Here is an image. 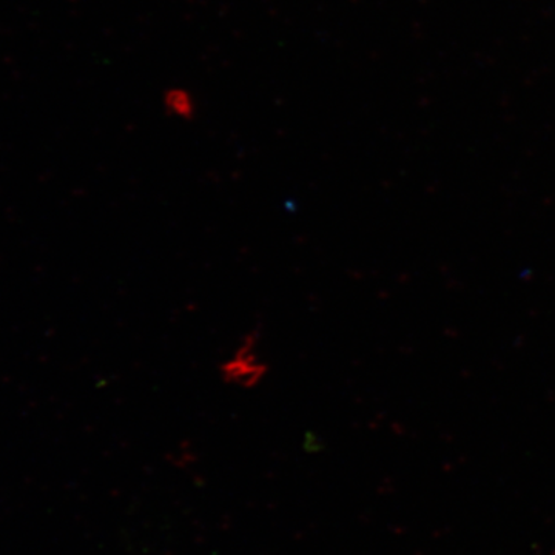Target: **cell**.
Returning a JSON list of instances; mask_svg holds the SVG:
<instances>
[{"instance_id": "6da1fadb", "label": "cell", "mask_w": 555, "mask_h": 555, "mask_svg": "<svg viewBox=\"0 0 555 555\" xmlns=\"http://www.w3.org/2000/svg\"><path fill=\"white\" fill-rule=\"evenodd\" d=\"M257 346V332H251L244 337L235 356L221 366L222 379L225 383L243 389H254L261 385L262 379L269 374V366L259 360Z\"/></svg>"}, {"instance_id": "7a4b0ae2", "label": "cell", "mask_w": 555, "mask_h": 555, "mask_svg": "<svg viewBox=\"0 0 555 555\" xmlns=\"http://www.w3.org/2000/svg\"><path fill=\"white\" fill-rule=\"evenodd\" d=\"M167 112L177 118L190 119L195 113V102L185 90L171 89L164 98Z\"/></svg>"}]
</instances>
